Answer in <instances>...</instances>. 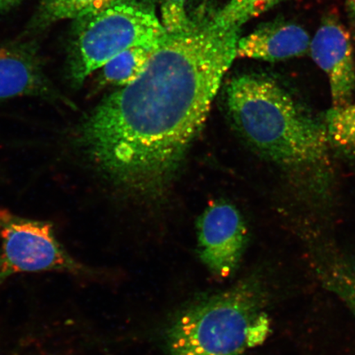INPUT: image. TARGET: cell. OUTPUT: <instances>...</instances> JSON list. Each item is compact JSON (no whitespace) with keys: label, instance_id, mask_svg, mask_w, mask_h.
Returning <instances> with one entry per match:
<instances>
[{"label":"cell","instance_id":"obj_9","mask_svg":"<svg viewBox=\"0 0 355 355\" xmlns=\"http://www.w3.org/2000/svg\"><path fill=\"white\" fill-rule=\"evenodd\" d=\"M311 39L300 25L269 22L239 38L236 58L277 62L301 57L309 52Z\"/></svg>","mask_w":355,"mask_h":355},{"label":"cell","instance_id":"obj_15","mask_svg":"<svg viewBox=\"0 0 355 355\" xmlns=\"http://www.w3.org/2000/svg\"><path fill=\"white\" fill-rule=\"evenodd\" d=\"M187 2L188 0H162L159 20L167 34L189 33L196 28L186 10Z\"/></svg>","mask_w":355,"mask_h":355},{"label":"cell","instance_id":"obj_4","mask_svg":"<svg viewBox=\"0 0 355 355\" xmlns=\"http://www.w3.org/2000/svg\"><path fill=\"white\" fill-rule=\"evenodd\" d=\"M168 34L154 0H114L103 10L75 20L69 76L81 86L89 75L132 48L158 47Z\"/></svg>","mask_w":355,"mask_h":355},{"label":"cell","instance_id":"obj_2","mask_svg":"<svg viewBox=\"0 0 355 355\" xmlns=\"http://www.w3.org/2000/svg\"><path fill=\"white\" fill-rule=\"evenodd\" d=\"M226 107L235 130L257 153L300 187L323 195L331 165L325 123L266 75H239L228 83Z\"/></svg>","mask_w":355,"mask_h":355},{"label":"cell","instance_id":"obj_11","mask_svg":"<svg viewBox=\"0 0 355 355\" xmlns=\"http://www.w3.org/2000/svg\"><path fill=\"white\" fill-rule=\"evenodd\" d=\"M158 47H136L121 53L102 67L101 82L121 87L135 82Z\"/></svg>","mask_w":355,"mask_h":355},{"label":"cell","instance_id":"obj_16","mask_svg":"<svg viewBox=\"0 0 355 355\" xmlns=\"http://www.w3.org/2000/svg\"><path fill=\"white\" fill-rule=\"evenodd\" d=\"M346 8L349 12L350 19L355 26V0H345Z\"/></svg>","mask_w":355,"mask_h":355},{"label":"cell","instance_id":"obj_8","mask_svg":"<svg viewBox=\"0 0 355 355\" xmlns=\"http://www.w3.org/2000/svg\"><path fill=\"white\" fill-rule=\"evenodd\" d=\"M22 96L60 101L74 108L72 102L61 96L49 81L33 48H0V99Z\"/></svg>","mask_w":355,"mask_h":355},{"label":"cell","instance_id":"obj_6","mask_svg":"<svg viewBox=\"0 0 355 355\" xmlns=\"http://www.w3.org/2000/svg\"><path fill=\"white\" fill-rule=\"evenodd\" d=\"M198 234V254L202 263L217 276L232 275L248 239L241 213L227 202L212 203L200 216Z\"/></svg>","mask_w":355,"mask_h":355},{"label":"cell","instance_id":"obj_5","mask_svg":"<svg viewBox=\"0 0 355 355\" xmlns=\"http://www.w3.org/2000/svg\"><path fill=\"white\" fill-rule=\"evenodd\" d=\"M0 286L19 273L88 272L62 245L51 222L25 218L0 209Z\"/></svg>","mask_w":355,"mask_h":355},{"label":"cell","instance_id":"obj_12","mask_svg":"<svg viewBox=\"0 0 355 355\" xmlns=\"http://www.w3.org/2000/svg\"><path fill=\"white\" fill-rule=\"evenodd\" d=\"M114 0H42L34 26L43 28L64 19L78 20L103 10Z\"/></svg>","mask_w":355,"mask_h":355},{"label":"cell","instance_id":"obj_17","mask_svg":"<svg viewBox=\"0 0 355 355\" xmlns=\"http://www.w3.org/2000/svg\"><path fill=\"white\" fill-rule=\"evenodd\" d=\"M21 0H0V10H7L15 7Z\"/></svg>","mask_w":355,"mask_h":355},{"label":"cell","instance_id":"obj_7","mask_svg":"<svg viewBox=\"0 0 355 355\" xmlns=\"http://www.w3.org/2000/svg\"><path fill=\"white\" fill-rule=\"evenodd\" d=\"M309 53L329 81L333 107L352 102L355 60L350 35L338 20H324L311 39Z\"/></svg>","mask_w":355,"mask_h":355},{"label":"cell","instance_id":"obj_13","mask_svg":"<svg viewBox=\"0 0 355 355\" xmlns=\"http://www.w3.org/2000/svg\"><path fill=\"white\" fill-rule=\"evenodd\" d=\"M331 148L355 157V102L332 107L323 119Z\"/></svg>","mask_w":355,"mask_h":355},{"label":"cell","instance_id":"obj_3","mask_svg":"<svg viewBox=\"0 0 355 355\" xmlns=\"http://www.w3.org/2000/svg\"><path fill=\"white\" fill-rule=\"evenodd\" d=\"M266 292L257 278L193 304L172 323L170 355H243L270 332Z\"/></svg>","mask_w":355,"mask_h":355},{"label":"cell","instance_id":"obj_10","mask_svg":"<svg viewBox=\"0 0 355 355\" xmlns=\"http://www.w3.org/2000/svg\"><path fill=\"white\" fill-rule=\"evenodd\" d=\"M322 285L337 297L355 318V260L344 251L333 252L317 266Z\"/></svg>","mask_w":355,"mask_h":355},{"label":"cell","instance_id":"obj_14","mask_svg":"<svg viewBox=\"0 0 355 355\" xmlns=\"http://www.w3.org/2000/svg\"><path fill=\"white\" fill-rule=\"evenodd\" d=\"M282 1L284 0H230L209 22L217 28L241 30L246 22Z\"/></svg>","mask_w":355,"mask_h":355},{"label":"cell","instance_id":"obj_1","mask_svg":"<svg viewBox=\"0 0 355 355\" xmlns=\"http://www.w3.org/2000/svg\"><path fill=\"white\" fill-rule=\"evenodd\" d=\"M239 33L207 21L168 34L143 73L83 119L75 144L113 183L144 196L162 193L236 59Z\"/></svg>","mask_w":355,"mask_h":355}]
</instances>
